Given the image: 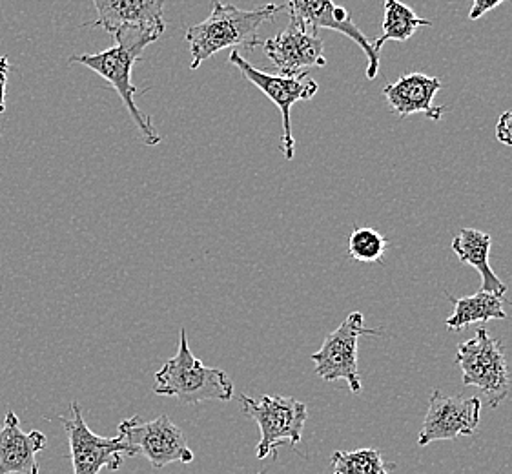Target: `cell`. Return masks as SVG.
Here are the masks:
<instances>
[{"mask_svg":"<svg viewBox=\"0 0 512 474\" xmlns=\"http://www.w3.org/2000/svg\"><path fill=\"white\" fill-rule=\"evenodd\" d=\"M451 298L454 303L451 318L445 321V327L451 332H460V330L474 325V323H487L491 320H505L507 314L503 309V298L496 294H489L478 290L472 296H463V298Z\"/></svg>","mask_w":512,"mask_h":474,"instance_id":"cell-17","label":"cell"},{"mask_svg":"<svg viewBox=\"0 0 512 474\" xmlns=\"http://www.w3.org/2000/svg\"><path fill=\"white\" fill-rule=\"evenodd\" d=\"M505 0H474L472 2L471 11H469V19L478 21L483 15H487L489 11L496 10L498 6H502Z\"/></svg>","mask_w":512,"mask_h":474,"instance_id":"cell-22","label":"cell"},{"mask_svg":"<svg viewBox=\"0 0 512 474\" xmlns=\"http://www.w3.org/2000/svg\"><path fill=\"white\" fill-rule=\"evenodd\" d=\"M0 135H2V132H0Z\"/></svg>","mask_w":512,"mask_h":474,"instance_id":"cell-24","label":"cell"},{"mask_svg":"<svg viewBox=\"0 0 512 474\" xmlns=\"http://www.w3.org/2000/svg\"><path fill=\"white\" fill-rule=\"evenodd\" d=\"M11 72V64L6 55L0 57V114L6 112V84Z\"/></svg>","mask_w":512,"mask_h":474,"instance_id":"cell-23","label":"cell"},{"mask_svg":"<svg viewBox=\"0 0 512 474\" xmlns=\"http://www.w3.org/2000/svg\"><path fill=\"white\" fill-rule=\"evenodd\" d=\"M239 402L245 416L252 418L261 431L257 460H265L267 456L277 458L281 445L301 444L308 418L305 403L290 396L250 398L246 394L239 396Z\"/></svg>","mask_w":512,"mask_h":474,"instance_id":"cell-5","label":"cell"},{"mask_svg":"<svg viewBox=\"0 0 512 474\" xmlns=\"http://www.w3.org/2000/svg\"><path fill=\"white\" fill-rule=\"evenodd\" d=\"M496 139L505 146H512V110L503 112L496 121Z\"/></svg>","mask_w":512,"mask_h":474,"instance_id":"cell-21","label":"cell"},{"mask_svg":"<svg viewBox=\"0 0 512 474\" xmlns=\"http://www.w3.org/2000/svg\"><path fill=\"white\" fill-rule=\"evenodd\" d=\"M285 10L290 15V24L312 35H318L319 30L339 31L356 42L367 57V77L370 81L376 79L381 59L374 50V41L359 30L345 6L334 4V0H285Z\"/></svg>","mask_w":512,"mask_h":474,"instance_id":"cell-10","label":"cell"},{"mask_svg":"<svg viewBox=\"0 0 512 474\" xmlns=\"http://www.w3.org/2000/svg\"><path fill=\"white\" fill-rule=\"evenodd\" d=\"M332 474H390L396 464L385 465L378 449L336 451L330 456Z\"/></svg>","mask_w":512,"mask_h":474,"instance_id":"cell-19","label":"cell"},{"mask_svg":"<svg viewBox=\"0 0 512 474\" xmlns=\"http://www.w3.org/2000/svg\"><path fill=\"white\" fill-rule=\"evenodd\" d=\"M387 250V237L376 228L358 227L350 232L349 256L359 263H381Z\"/></svg>","mask_w":512,"mask_h":474,"instance_id":"cell-20","label":"cell"},{"mask_svg":"<svg viewBox=\"0 0 512 474\" xmlns=\"http://www.w3.org/2000/svg\"><path fill=\"white\" fill-rule=\"evenodd\" d=\"M70 411V418L62 416L61 422L68 434L73 474H99L103 469L117 471L123 465L124 456H137L119 434L115 438H103L93 433L82 418L79 403L72 402Z\"/></svg>","mask_w":512,"mask_h":474,"instance_id":"cell-9","label":"cell"},{"mask_svg":"<svg viewBox=\"0 0 512 474\" xmlns=\"http://www.w3.org/2000/svg\"><path fill=\"white\" fill-rule=\"evenodd\" d=\"M48 436L41 431H24L17 414L8 411L0 425V474H39V454Z\"/></svg>","mask_w":512,"mask_h":474,"instance_id":"cell-15","label":"cell"},{"mask_svg":"<svg viewBox=\"0 0 512 474\" xmlns=\"http://www.w3.org/2000/svg\"><path fill=\"white\" fill-rule=\"evenodd\" d=\"M228 61H230V64H234L239 72L243 73V77L248 83L254 84L257 90L265 93L268 99L279 108L281 119H283L281 152H283L287 161H292L294 154H296V141H294V135H292V121H290L292 106L299 103V101L314 99V95L318 93L319 84L308 75L283 77V75H272V73L257 70L256 66L246 61L245 57L237 50H232Z\"/></svg>","mask_w":512,"mask_h":474,"instance_id":"cell-7","label":"cell"},{"mask_svg":"<svg viewBox=\"0 0 512 474\" xmlns=\"http://www.w3.org/2000/svg\"><path fill=\"white\" fill-rule=\"evenodd\" d=\"M480 416L482 400L478 396H447L436 389L429 398V409L418 436V445L425 447L432 442L472 436L480 425Z\"/></svg>","mask_w":512,"mask_h":474,"instance_id":"cell-11","label":"cell"},{"mask_svg":"<svg viewBox=\"0 0 512 474\" xmlns=\"http://www.w3.org/2000/svg\"><path fill=\"white\" fill-rule=\"evenodd\" d=\"M117 431L135 454H143L155 469L175 462H194V451L190 449L185 433L166 414L157 416L152 422H143L139 416H132L119 423Z\"/></svg>","mask_w":512,"mask_h":474,"instance_id":"cell-6","label":"cell"},{"mask_svg":"<svg viewBox=\"0 0 512 474\" xmlns=\"http://www.w3.org/2000/svg\"><path fill=\"white\" fill-rule=\"evenodd\" d=\"M154 392L157 396L175 398L185 405L203 402H230L234 396V383L221 369L206 367L190 351L186 330H181L179 349L174 358L155 372Z\"/></svg>","mask_w":512,"mask_h":474,"instance_id":"cell-3","label":"cell"},{"mask_svg":"<svg viewBox=\"0 0 512 474\" xmlns=\"http://www.w3.org/2000/svg\"><path fill=\"white\" fill-rule=\"evenodd\" d=\"M456 365L461 369L465 387H478L489 407L496 409L511 392V371L500 340L492 338L485 327L476 330L472 340L463 341L456 351Z\"/></svg>","mask_w":512,"mask_h":474,"instance_id":"cell-4","label":"cell"},{"mask_svg":"<svg viewBox=\"0 0 512 474\" xmlns=\"http://www.w3.org/2000/svg\"><path fill=\"white\" fill-rule=\"evenodd\" d=\"M263 52L277 72L283 77H299L307 75L312 68H325V41L318 35H312L308 31L290 24L287 30L277 33L261 44Z\"/></svg>","mask_w":512,"mask_h":474,"instance_id":"cell-12","label":"cell"},{"mask_svg":"<svg viewBox=\"0 0 512 474\" xmlns=\"http://www.w3.org/2000/svg\"><path fill=\"white\" fill-rule=\"evenodd\" d=\"M161 35L150 31H124L115 37V46L101 53H82L72 55L70 64H82L88 70L101 75L104 81L112 84L119 93L124 108L132 117L144 145L157 146L161 143V135L155 130L154 121L150 115H144L135 103V95L139 88L132 83V72L137 61L141 59L144 50L159 41Z\"/></svg>","mask_w":512,"mask_h":474,"instance_id":"cell-2","label":"cell"},{"mask_svg":"<svg viewBox=\"0 0 512 474\" xmlns=\"http://www.w3.org/2000/svg\"><path fill=\"white\" fill-rule=\"evenodd\" d=\"M283 10L285 6L277 4H267L256 10H241L234 4L214 0L210 17L186 30L185 39L192 53L190 68L197 70L210 57L228 48L254 50L261 46L263 41L259 39V28Z\"/></svg>","mask_w":512,"mask_h":474,"instance_id":"cell-1","label":"cell"},{"mask_svg":"<svg viewBox=\"0 0 512 474\" xmlns=\"http://www.w3.org/2000/svg\"><path fill=\"white\" fill-rule=\"evenodd\" d=\"M423 26H432L431 21L421 19L414 10L400 0H385V15L381 24V35L374 41V50L379 53L385 42H405Z\"/></svg>","mask_w":512,"mask_h":474,"instance_id":"cell-18","label":"cell"},{"mask_svg":"<svg viewBox=\"0 0 512 474\" xmlns=\"http://www.w3.org/2000/svg\"><path fill=\"white\" fill-rule=\"evenodd\" d=\"M97 10L95 28H103L113 39L124 31H150L163 35L164 0H92Z\"/></svg>","mask_w":512,"mask_h":474,"instance_id":"cell-13","label":"cell"},{"mask_svg":"<svg viewBox=\"0 0 512 474\" xmlns=\"http://www.w3.org/2000/svg\"><path fill=\"white\" fill-rule=\"evenodd\" d=\"M376 329H367L361 312H352L338 329L330 332L321 349L312 354L314 371L325 382L345 380L350 391H361L358 372V343L363 336H379Z\"/></svg>","mask_w":512,"mask_h":474,"instance_id":"cell-8","label":"cell"},{"mask_svg":"<svg viewBox=\"0 0 512 474\" xmlns=\"http://www.w3.org/2000/svg\"><path fill=\"white\" fill-rule=\"evenodd\" d=\"M441 90L438 77L425 73H407L401 75L398 81L387 84L383 95L387 99L390 112L400 115L401 119L409 115L423 114L434 123L441 121L447 112V106H436L434 97Z\"/></svg>","mask_w":512,"mask_h":474,"instance_id":"cell-14","label":"cell"},{"mask_svg":"<svg viewBox=\"0 0 512 474\" xmlns=\"http://www.w3.org/2000/svg\"><path fill=\"white\" fill-rule=\"evenodd\" d=\"M492 237L491 234L478 230V228H461L458 236L452 239V252L458 256L460 263L474 268L480 278H482L483 292L496 294L503 298L507 294V285L498 274L492 270L489 263V254H491Z\"/></svg>","mask_w":512,"mask_h":474,"instance_id":"cell-16","label":"cell"}]
</instances>
